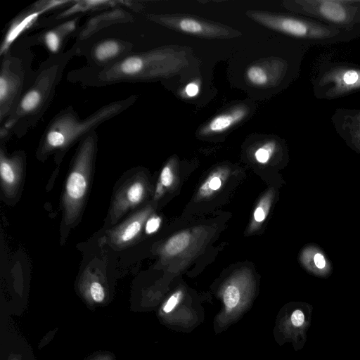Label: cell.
I'll return each mask as SVG.
<instances>
[{
    "instance_id": "3",
    "label": "cell",
    "mask_w": 360,
    "mask_h": 360,
    "mask_svg": "<svg viewBox=\"0 0 360 360\" xmlns=\"http://www.w3.org/2000/svg\"><path fill=\"white\" fill-rule=\"evenodd\" d=\"M62 62L54 63L44 69L32 86L22 95L11 114L10 120L5 124L10 128L20 119L34 117L45 110L59 79L62 71Z\"/></svg>"
},
{
    "instance_id": "22",
    "label": "cell",
    "mask_w": 360,
    "mask_h": 360,
    "mask_svg": "<svg viewBox=\"0 0 360 360\" xmlns=\"http://www.w3.org/2000/svg\"><path fill=\"white\" fill-rule=\"evenodd\" d=\"M246 77L253 85L261 86L267 84L269 80L266 70L259 65H252L246 70Z\"/></svg>"
},
{
    "instance_id": "20",
    "label": "cell",
    "mask_w": 360,
    "mask_h": 360,
    "mask_svg": "<svg viewBox=\"0 0 360 360\" xmlns=\"http://www.w3.org/2000/svg\"><path fill=\"white\" fill-rule=\"evenodd\" d=\"M191 242V236L186 231L180 232L172 236L165 244L164 252L169 256L180 254L186 250Z\"/></svg>"
},
{
    "instance_id": "8",
    "label": "cell",
    "mask_w": 360,
    "mask_h": 360,
    "mask_svg": "<svg viewBox=\"0 0 360 360\" xmlns=\"http://www.w3.org/2000/svg\"><path fill=\"white\" fill-rule=\"evenodd\" d=\"M319 86L321 96L330 98L360 90V68H332L323 75Z\"/></svg>"
},
{
    "instance_id": "13",
    "label": "cell",
    "mask_w": 360,
    "mask_h": 360,
    "mask_svg": "<svg viewBox=\"0 0 360 360\" xmlns=\"http://www.w3.org/2000/svg\"><path fill=\"white\" fill-rule=\"evenodd\" d=\"M150 210V207H145L110 231L109 238L111 243L121 248L132 243L139 235Z\"/></svg>"
},
{
    "instance_id": "17",
    "label": "cell",
    "mask_w": 360,
    "mask_h": 360,
    "mask_svg": "<svg viewBox=\"0 0 360 360\" xmlns=\"http://www.w3.org/2000/svg\"><path fill=\"white\" fill-rule=\"evenodd\" d=\"M75 27L76 20H72L46 32L44 35V41L48 49L52 53H57L63 40L72 33Z\"/></svg>"
},
{
    "instance_id": "26",
    "label": "cell",
    "mask_w": 360,
    "mask_h": 360,
    "mask_svg": "<svg viewBox=\"0 0 360 360\" xmlns=\"http://www.w3.org/2000/svg\"><path fill=\"white\" fill-rule=\"evenodd\" d=\"M183 295L184 293L181 290H178L171 295L162 306L163 313L169 314L175 310L182 300Z\"/></svg>"
},
{
    "instance_id": "10",
    "label": "cell",
    "mask_w": 360,
    "mask_h": 360,
    "mask_svg": "<svg viewBox=\"0 0 360 360\" xmlns=\"http://www.w3.org/2000/svg\"><path fill=\"white\" fill-rule=\"evenodd\" d=\"M72 1H41L24 12L11 23L1 43L0 53L6 54L13 41L26 30L30 28L43 13L58 6L72 3Z\"/></svg>"
},
{
    "instance_id": "19",
    "label": "cell",
    "mask_w": 360,
    "mask_h": 360,
    "mask_svg": "<svg viewBox=\"0 0 360 360\" xmlns=\"http://www.w3.org/2000/svg\"><path fill=\"white\" fill-rule=\"evenodd\" d=\"M116 3L117 1L103 0L73 1L72 5L62 13L59 17L65 18L77 13L85 12L95 8L96 9L101 7H105L107 6H112Z\"/></svg>"
},
{
    "instance_id": "29",
    "label": "cell",
    "mask_w": 360,
    "mask_h": 360,
    "mask_svg": "<svg viewBox=\"0 0 360 360\" xmlns=\"http://www.w3.org/2000/svg\"><path fill=\"white\" fill-rule=\"evenodd\" d=\"M185 92L188 96L194 97L199 92V86L195 82H191L186 86Z\"/></svg>"
},
{
    "instance_id": "25",
    "label": "cell",
    "mask_w": 360,
    "mask_h": 360,
    "mask_svg": "<svg viewBox=\"0 0 360 360\" xmlns=\"http://www.w3.org/2000/svg\"><path fill=\"white\" fill-rule=\"evenodd\" d=\"M274 150V143L268 142L257 149L255 153V158L258 162L265 164L271 158Z\"/></svg>"
},
{
    "instance_id": "18",
    "label": "cell",
    "mask_w": 360,
    "mask_h": 360,
    "mask_svg": "<svg viewBox=\"0 0 360 360\" xmlns=\"http://www.w3.org/2000/svg\"><path fill=\"white\" fill-rule=\"evenodd\" d=\"M124 17H125V15L120 10L101 14L89 21L85 29L82 31L81 37L82 38L89 37L102 27L108 25L114 22H117L120 19L124 18Z\"/></svg>"
},
{
    "instance_id": "23",
    "label": "cell",
    "mask_w": 360,
    "mask_h": 360,
    "mask_svg": "<svg viewBox=\"0 0 360 360\" xmlns=\"http://www.w3.org/2000/svg\"><path fill=\"white\" fill-rule=\"evenodd\" d=\"M174 173L169 165H165L160 173V181L155 191V196H159L163 191V187H170L174 182Z\"/></svg>"
},
{
    "instance_id": "30",
    "label": "cell",
    "mask_w": 360,
    "mask_h": 360,
    "mask_svg": "<svg viewBox=\"0 0 360 360\" xmlns=\"http://www.w3.org/2000/svg\"><path fill=\"white\" fill-rule=\"evenodd\" d=\"M314 262L315 266L318 269H323L326 266V259L323 255L321 253H316L314 257Z\"/></svg>"
},
{
    "instance_id": "14",
    "label": "cell",
    "mask_w": 360,
    "mask_h": 360,
    "mask_svg": "<svg viewBox=\"0 0 360 360\" xmlns=\"http://www.w3.org/2000/svg\"><path fill=\"white\" fill-rule=\"evenodd\" d=\"M0 176L4 193L7 197H14L22 176L21 158L18 155L8 158L1 150L0 153Z\"/></svg>"
},
{
    "instance_id": "27",
    "label": "cell",
    "mask_w": 360,
    "mask_h": 360,
    "mask_svg": "<svg viewBox=\"0 0 360 360\" xmlns=\"http://www.w3.org/2000/svg\"><path fill=\"white\" fill-rule=\"evenodd\" d=\"M91 298L96 302H101L105 297V292L102 285L98 281H92L89 285Z\"/></svg>"
},
{
    "instance_id": "15",
    "label": "cell",
    "mask_w": 360,
    "mask_h": 360,
    "mask_svg": "<svg viewBox=\"0 0 360 360\" xmlns=\"http://www.w3.org/2000/svg\"><path fill=\"white\" fill-rule=\"evenodd\" d=\"M248 114L245 105H238L213 117L200 131L203 136L224 132L242 121Z\"/></svg>"
},
{
    "instance_id": "4",
    "label": "cell",
    "mask_w": 360,
    "mask_h": 360,
    "mask_svg": "<svg viewBox=\"0 0 360 360\" xmlns=\"http://www.w3.org/2000/svg\"><path fill=\"white\" fill-rule=\"evenodd\" d=\"M248 15L268 28L295 37L312 40L331 39L340 34L336 27L295 17L257 11H250Z\"/></svg>"
},
{
    "instance_id": "16",
    "label": "cell",
    "mask_w": 360,
    "mask_h": 360,
    "mask_svg": "<svg viewBox=\"0 0 360 360\" xmlns=\"http://www.w3.org/2000/svg\"><path fill=\"white\" fill-rule=\"evenodd\" d=\"M129 45L118 39H105L98 43L92 50V56L97 62L107 63L122 55Z\"/></svg>"
},
{
    "instance_id": "11",
    "label": "cell",
    "mask_w": 360,
    "mask_h": 360,
    "mask_svg": "<svg viewBox=\"0 0 360 360\" xmlns=\"http://www.w3.org/2000/svg\"><path fill=\"white\" fill-rule=\"evenodd\" d=\"M146 192V182L141 176L133 178L123 185L112 202L110 211L111 223L115 224L127 211L140 204Z\"/></svg>"
},
{
    "instance_id": "28",
    "label": "cell",
    "mask_w": 360,
    "mask_h": 360,
    "mask_svg": "<svg viewBox=\"0 0 360 360\" xmlns=\"http://www.w3.org/2000/svg\"><path fill=\"white\" fill-rule=\"evenodd\" d=\"M161 219L160 217L153 215L149 217L146 221L145 231L147 234L155 233L160 228Z\"/></svg>"
},
{
    "instance_id": "6",
    "label": "cell",
    "mask_w": 360,
    "mask_h": 360,
    "mask_svg": "<svg viewBox=\"0 0 360 360\" xmlns=\"http://www.w3.org/2000/svg\"><path fill=\"white\" fill-rule=\"evenodd\" d=\"M252 295L251 279L246 274H238L229 279L220 291L222 309L215 321L221 328L237 320L248 307Z\"/></svg>"
},
{
    "instance_id": "9",
    "label": "cell",
    "mask_w": 360,
    "mask_h": 360,
    "mask_svg": "<svg viewBox=\"0 0 360 360\" xmlns=\"http://www.w3.org/2000/svg\"><path fill=\"white\" fill-rule=\"evenodd\" d=\"M311 319V309L309 306H297L283 312L281 316L278 328L281 335L291 342L295 349H300L304 345Z\"/></svg>"
},
{
    "instance_id": "12",
    "label": "cell",
    "mask_w": 360,
    "mask_h": 360,
    "mask_svg": "<svg viewBox=\"0 0 360 360\" xmlns=\"http://www.w3.org/2000/svg\"><path fill=\"white\" fill-rule=\"evenodd\" d=\"M157 22L182 32L204 37L227 36L229 32L221 27L191 17H150Z\"/></svg>"
},
{
    "instance_id": "2",
    "label": "cell",
    "mask_w": 360,
    "mask_h": 360,
    "mask_svg": "<svg viewBox=\"0 0 360 360\" xmlns=\"http://www.w3.org/2000/svg\"><path fill=\"white\" fill-rule=\"evenodd\" d=\"M96 142L95 130L83 138L68 176L62 200L67 225L74 223L81 212L90 184Z\"/></svg>"
},
{
    "instance_id": "21",
    "label": "cell",
    "mask_w": 360,
    "mask_h": 360,
    "mask_svg": "<svg viewBox=\"0 0 360 360\" xmlns=\"http://www.w3.org/2000/svg\"><path fill=\"white\" fill-rule=\"evenodd\" d=\"M226 173L223 170L213 172L199 189V195L207 197L218 191L222 186Z\"/></svg>"
},
{
    "instance_id": "24",
    "label": "cell",
    "mask_w": 360,
    "mask_h": 360,
    "mask_svg": "<svg viewBox=\"0 0 360 360\" xmlns=\"http://www.w3.org/2000/svg\"><path fill=\"white\" fill-rule=\"evenodd\" d=\"M271 204L270 195H265L255 210L253 217L257 223L262 222L266 217Z\"/></svg>"
},
{
    "instance_id": "1",
    "label": "cell",
    "mask_w": 360,
    "mask_h": 360,
    "mask_svg": "<svg viewBox=\"0 0 360 360\" xmlns=\"http://www.w3.org/2000/svg\"><path fill=\"white\" fill-rule=\"evenodd\" d=\"M132 102V97L110 103L88 117L81 120L72 112L58 115L50 124L44 136L42 150L44 153L63 150L79 138L94 131L98 125L112 118Z\"/></svg>"
},
{
    "instance_id": "5",
    "label": "cell",
    "mask_w": 360,
    "mask_h": 360,
    "mask_svg": "<svg viewBox=\"0 0 360 360\" xmlns=\"http://www.w3.org/2000/svg\"><path fill=\"white\" fill-rule=\"evenodd\" d=\"M348 1H296L290 7L304 15L332 24L336 28H351L360 21V6Z\"/></svg>"
},
{
    "instance_id": "7",
    "label": "cell",
    "mask_w": 360,
    "mask_h": 360,
    "mask_svg": "<svg viewBox=\"0 0 360 360\" xmlns=\"http://www.w3.org/2000/svg\"><path fill=\"white\" fill-rule=\"evenodd\" d=\"M20 63L13 57H7L2 63L0 75V118L11 115L18 103L22 86L23 77Z\"/></svg>"
}]
</instances>
